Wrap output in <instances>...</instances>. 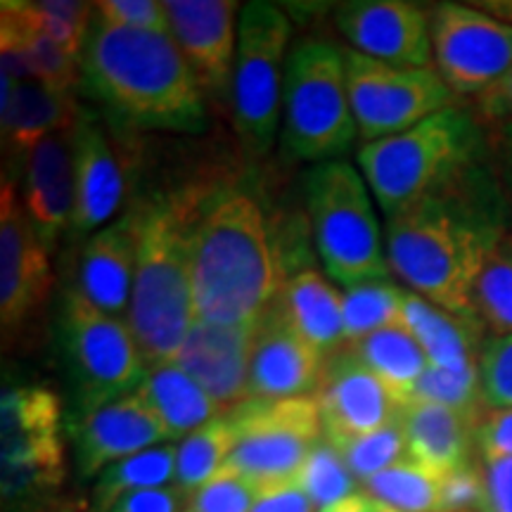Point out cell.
Returning a JSON list of instances; mask_svg holds the SVG:
<instances>
[{
    "label": "cell",
    "instance_id": "cell-1",
    "mask_svg": "<svg viewBox=\"0 0 512 512\" xmlns=\"http://www.w3.org/2000/svg\"><path fill=\"white\" fill-rule=\"evenodd\" d=\"M508 230L512 209L491 157L451 188L389 216V268L427 302L479 320L477 278Z\"/></svg>",
    "mask_w": 512,
    "mask_h": 512
},
{
    "label": "cell",
    "instance_id": "cell-2",
    "mask_svg": "<svg viewBox=\"0 0 512 512\" xmlns=\"http://www.w3.org/2000/svg\"><path fill=\"white\" fill-rule=\"evenodd\" d=\"M81 86L128 126L169 133L207 128L202 86L171 34L114 27L95 15L81 53Z\"/></svg>",
    "mask_w": 512,
    "mask_h": 512
},
{
    "label": "cell",
    "instance_id": "cell-3",
    "mask_svg": "<svg viewBox=\"0 0 512 512\" xmlns=\"http://www.w3.org/2000/svg\"><path fill=\"white\" fill-rule=\"evenodd\" d=\"M192 299L204 323H254L278 297L287 275L259 202L223 190L192 223Z\"/></svg>",
    "mask_w": 512,
    "mask_h": 512
},
{
    "label": "cell",
    "instance_id": "cell-4",
    "mask_svg": "<svg viewBox=\"0 0 512 512\" xmlns=\"http://www.w3.org/2000/svg\"><path fill=\"white\" fill-rule=\"evenodd\" d=\"M140 245L126 325L147 368L174 361L195 325L192 299V211L188 200L140 204Z\"/></svg>",
    "mask_w": 512,
    "mask_h": 512
},
{
    "label": "cell",
    "instance_id": "cell-5",
    "mask_svg": "<svg viewBox=\"0 0 512 512\" xmlns=\"http://www.w3.org/2000/svg\"><path fill=\"white\" fill-rule=\"evenodd\" d=\"M484 121L451 105L399 136L375 140L358 150V166L384 216L413 207L451 188L494 157Z\"/></svg>",
    "mask_w": 512,
    "mask_h": 512
},
{
    "label": "cell",
    "instance_id": "cell-6",
    "mask_svg": "<svg viewBox=\"0 0 512 512\" xmlns=\"http://www.w3.org/2000/svg\"><path fill=\"white\" fill-rule=\"evenodd\" d=\"M358 136L344 50L316 38L292 46L283 83V145L292 157L332 162Z\"/></svg>",
    "mask_w": 512,
    "mask_h": 512
},
{
    "label": "cell",
    "instance_id": "cell-7",
    "mask_svg": "<svg viewBox=\"0 0 512 512\" xmlns=\"http://www.w3.org/2000/svg\"><path fill=\"white\" fill-rule=\"evenodd\" d=\"M306 207L316 249L335 283L387 280V254L366 181L347 162H323L306 176Z\"/></svg>",
    "mask_w": 512,
    "mask_h": 512
},
{
    "label": "cell",
    "instance_id": "cell-8",
    "mask_svg": "<svg viewBox=\"0 0 512 512\" xmlns=\"http://www.w3.org/2000/svg\"><path fill=\"white\" fill-rule=\"evenodd\" d=\"M290 36L292 24L278 5L256 0L240 10L233 121L242 145L254 157L271 150L278 131Z\"/></svg>",
    "mask_w": 512,
    "mask_h": 512
},
{
    "label": "cell",
    "instance_id": "cell-9",
    "mask_svg": "<svg viewBox=\"0 0 512 512\" xmlns=\"http://www.w3.org/2000/svg\"><path fill=\"white\" fill-rule=\"evenodd\" d=\"M62 347L74 384L76 415L131 396L145 380L147 363L131 328L95 309L76 290L67 294L62 311Z\"/></svg>",
    "mask_w": 512,
    "mask_h": 512
},
{
    "label": "cell",
    "instance_id": "cell-10",
    "mask_svg": "<svg viewBox=\"0 0 512 512\" xmlns=\"http://www.w3.org/2000/svg\"><path fill=\"white\" fill-rule=\"evenodd\" d=\"M226 415L235 430L226 465L259 486L297 477L311 448L323 439L316 396L249 399Z\"/></svg>",
    "mask_w": 512,
    "mask_h": 512
},
{
    "label": "cell",
    "instance_id": "cell-11",
    "mask_svg": "<svg viewBox=\"0 0 512 512\" xmlns=\"http://www.w3.org/2000/svg\"><path fill=\"white\" fill-rule=\"evenodd\" d=\"M347 88L363 145L399 136L432 114L456 105L437 69L394 67L356 50H344Z\"/></svg>",
    "mask_w": 512,
    "mask_h": 512
},
{
    "label": "cell",
    "instance_id": "cell-12",
    "mask_svg": "<svg viewBox=\"0 0 512 512\" xmlns=\"http://www.w3.org/2000/svg\"><path fill=\"white\" fill-rule=\"evenodd\" d=\"M430 34L437 72L456 98H479L512 67V24L475 5L439 3Z\"/></svg>",
    "mask_w": 512,
    "mask_h": 512
},
{
    "label": "cell",
    "instance_id": "cell-13",
    "mask_svg": "<svg viewBox=\"0 0 512 512\" xmlns=\"http://www.w3.org/2000/svg\"><path fill=\"white\" fill-rule=\"evenodd\" d=\"M50 283L48 249L19 204L17 188L5 181L0 197V320L5 342L43 309Z\"/></svg>",
    "mask_w": 512,
    "mask_h": 512
},
{
    "label": "cell",
    "instance_id": "cell-14",
    "mask_svg": "<svg viewBox=\"0 0 512 512\" xmlns=\"http://www.w3.org/2000/svg\"><path fill=\"white\" fill-rule=\"evenodd\" d=\"M337 27L351 50L394 64L432 69L430 12L403 0H354L337 8Z\"/></svg>",
    "mask_w": 512,
    "mask_h": 512
},
{
    "label": "cell",
    "instance_id": "cell-15",
    "mask_svg": "<svg viewBox=\"0 0 512 512\" xmlns=\"http://www.w3.org/2000/svg\"><path fill=\"white\" fill-rule=\"evenodd\" d=\"M323 437L332 444L363 437L399 420L401 403L358 361L349 347L325 358L318 392Z\"/></svg>",
    "mask_w": 512,
    "mask_h": 512
},
{
    "label": "cell",
    "instance_id": "cell-16",
    "mask_svg": "<svg viewBox=\"0 0 512 512\" xmlns=\"http://www.w3.org/2000/svg\"><path fill=\"white\" fill-rule=\"evenodd\" d=\"M323 366L325 356L287 323L273 299L254 323L249 399L313 396L318 392Z\"/></svg>",
    "mask_w": 512,
    "mask_h": 512
},
{
    "label": "cell",
    "instance_id": "cell-17",
    "mask_svg": "<svg viewBox=\"0 0 512 512\" xmlns=\"http://www.w3.org/2000/svg\"><path fill=\"white\" fill-rule=\"evenodd\" d=\"M0 446L3 465L67 477L60 396L38 384L5 387L0 399Z\"/></svg>",
    "mask_w": 512,
    "mask_h": 512
},
{
    "label": "cell",
    "instance_id": "cell-18",
    "mask_svg": "<svg viewBox=\"0 0 512 512\" xmlns=\"http://www.w3.org/2000/svg\"><path fill=\"white\" fill-rule=\"evenodd\" d=\"M69 437L81 479H93L119 460L171 441L136 394L107 403L93 413L74 415Z\"/></svg>",
    "mask_w": 512,
    "mask_h": 512
},
{
    "label": "cell",
    "instance_id": "cell-19",
    "mask_svg": "<svg viewBox=\"0 0 512 512\" xmlns=\"http://www.w3.org/2000/svg\"><path fill=\"white\" fill-rule=\"evenodd\" d=\"M171 36L181 48L190 69L200 81L202 91L226 95L233 88L235 72V12L233 0H169Z\"/></svg>",
    "mask_w": 512,
    "mask_h": 512
},
{
    "label": "cell",
    "instance_id": "cell-20",
    "mask_svg": "<svg viewBox=\"0 0 512 512\" xmlns=\"http://www.w3.org/2000/svg\"><path fill=\"white\" fill-rule=\"evenodd\" d=\"M76 202L72 230L76 235L98 233L110 226L126 190L124 152L107 126L93 114L81 112L74 126Z\"/></svg>",
    "mask_w": 512,
    "mask_h": 512
},
{
    "label": "cell",
    "instance_id": "cell-21",
    "mask_svg": "<svg viewBox=\"0 0 512 512\" xmlns=\"http://www.w3.org/2000/svg\"><path fill=\"white\" fill-rule=\"evenodd\" d=\"M254 323L216 325L195 320L181 351L171 361L202 384L223 415L249 401Z\"/></svg>",
    "mask_w": 512,
    "mask_h": 512
},
{
    "label": "cell",
    "instance_id": "cell-22",
    "mask_svg": "<svg viewBox=\"0 0 512 512\" xmlns=\"http://www.w3.org/2000/svg\"><path fill=\"white\" fill-rule=\"evenodd\" d=\"M138 245L140 223L136 209L128 211L124 219L93 233L81 252L76 292L95 309L119 318V313L128 311L131 302Z\"/></svg>",
    "mask_w": 512,
    "mask_h": 512
},
{
    "label": "cell",
    "instance_id": "cell-23",
    "mask_svg": "<svg viewBox=\"0 0 512 512\" xmlns=\"http://www.w3.org/2000/svg\"><path fill=\"white\" fill-rule=\"evenodd\" d=\"M74 202V131L55 133L29 152L24 174V209L46 249L72 226Z\"/></svg>",
    "mask_w": 512,
    "mask_h": 512
},
{
    "label": "cell",
    "instance_id": "cell-24",
    "mask_svg": "<svg viewBox=\"0 0 512 512\" xmlns=\"http://www.w3.org/2000/svg\"><path fill=\"white\" fill-rule=\"evenodd\" d=\"M3 140L15 150L29 152L43 138L74 131L81 107L72 91H57L43 81H3Z\"/></svg>",
    "mask_w": 512,
    "mask_h": 512
},
{
    "label": "cell",
    "instance_id": "cell-25",
    "mask_svg": "<svg viewBox=\"0 0 512 512\" xmlns=\"http://www.w3.org/2000/svg\"><path fill=\"white\" fill-rule=\"evenodd\" d=\"M401 425L408 441V458L448 475L470 463L472 444H477V420L439 406L413 401L401 408Z\"/></svg>",
    "mask_w": 512,
    "mask_h": 512
},
{
    "label": "cell",
    "instance_id": "cell-26",
    "mask_svg": "<svg viewBox=\"0 0 512 512\" xmlns=\"http://www.w3.org/2000/svg\"><path fill=\"white\" fill-rule=\"evenodd\" d=\"M287 323L325 358L347 347L342 292L318 271H299L285 280L275 297Z\"/></svg>",
    "mask_w": 512,
    "mask_h": 512
},
{
    "label": "cell",
    "instance_id": "cell-27",
    "mask_svg": "<svg viewBox=\"0 0 512 512\" xmlns=\"http://www.w3.org/2000/svg\"><path fill=\"white\" fill-rule=\"evenodd\" d=\"M403 328L418 339L432 368L439 370H472L477 368L479 337L484 325L479 320L460 318L456 313L427 302L420 294L408 292L403 297Z\"/></svg>",
    "mask_w": 512,
    "mask_h": 512
},
{
    "label": "cell",
    "instance_id": "cell-28",
    "mask_svg": "<svg viewBox=\"0 0 512 512\" xmlns=\"http://www.w3.org/2000/svg\"><path fill=\"white\" fill-rule=\"evenodd\" d=\"M133 394L155 415L171 441H183L223 415L219 403L204 392L202 384L171 361L147 368L143 384Z\"/></svg>",
    "mask_w": 512,
    "mask_h": 512
},
{
    "label": "cell",
    "instance_id": "cell-29",
    "mask_svg": "<svg viewBox=\"0 0 512 512\" xmlns=\"http://www.w3.org/2000/svg\"><path fill=\"white\" fill-rule=\"evenodd\" d=\"M0 8H3L0 10V38L22 48L36 81H43L57 91H72L81 81V60L69 55L60 43L50 38L43 29L36 5L5 0Z\"/></svg>",
    "mask_w": 512,
    "mask_h": 512
},
{
    "label": "cell",
    "instance_id": "cell-30",
    "mask_svg": "<svg viewBox=\"0 0 512 512\" xmlns=\"http://www.w3.org/2000/svg\"><path fill=\"white\" fill-rule=\"evenodd\" d=\"M347 347L380 380L401 406L413 401L420 377L430 368L425 351L403 325L377 330Z\"/></svg>",
    "mask_w": 512,
    "mask_h": 512
},
{
    "label": "cell",
    "instance_id": "cell-31",
    "mask_svg": "<svg viewBox=\"0 0 512 512\" xmlns=\"http://www.w3.org/2000/svg\"><path fill=\"white\" fill-rule=\"evenodd\" d=\"M176 456L178 446L159 444L107 467L93 489V510L110 512L121 496L176 484Z\"/></svg>",
    "mask_w": 512,
    "mask_h": 512
},
{
    "label": "cell",
    "instance_id": "cell-32",
    "mask_svg": "<svg viewBox=\"0 0 512 512\" xmlns=\"http://www.w3.org/2000/svg\"><path fill=\"white\" fill-rule=\"evenodd\" d=\"M444 477L406 458L363 482V491L373 501L399 512H439Z\"/></svg>",
    "mask_w": 512,
    "mask_h": 512
},
{
    "label": "cell",
    "instance_id": "cell-33",
    "mask_svg": "<svg viewBox=\"0 0 512 512\" xmlns=\"http://www.w3.org/2000/svg\"><path fill=\"white\" fill-rule=\"evenodd\" d=\"M235 446V430L228 415L211 420L178 444L176 486L192 496L228 463Z\"/></svg>",
    "mask_w": 512,
    "mask_h": 512
},
{
    "label": "cell",
    "instance_id": "cell-34",
    "mask_svg": "<svg viewBox=\"0 0 512 512\" xmlns=\"http://www.w3.org/2000/svg\"><path fill=\"white\" fill-rule=\"evenodd\" d=\"M403 297H406V290L387 280L347 287L342 292L347 344L358 342L377 330L403 325Z\"/></svg>",
    "mask_w": 512,
    "mask_h": 512
},
{
    "label": "cell",
    "instance_id": "cell-35",
    "mask_svg": "<svg viewBox=\"0 0 512 512\" xmlns=\"http://www.w3.org/2000/svg\"><path fill=\"white\" fill-rule=\"evenodd\" d=\"M472 299L484 328L494 335H512V230L486 259Z\"/></svg>",
    "mask_w": 512,
    "mask_h": 512
},
{
    "label": "cell",
    "instance_id": "cell-36",
    "mask_svg": "<svg viewBox=\"0 0 512 512\" xmlns=\"http://www.w3.org/2000/svg\"><path fill=\"white\" fill-rule=\"evenodd\" d=\"M297 484L311 498L316 510H325L344 498L358 494V479L351 475L342 451L330 439H320L306 456L302 470L297 472Z\"/></svg>",
    "mask_w": 512,
    "mask_h": 512
},
{
    "label": "cell",
    "instance_id": "cell-37",
    "mask_svg": "<svg viewBox=\"0 0 512 512\" xmlns=\"http://www.w3.org/2000/svg\"><path fill=\"white\" fill-rule=\"evenodd\" d=\"M335 446L342 451L344 460H347L351 475L361 484L368 482L370 477L380 475L387 467L408 458V441L401 425V415L399 420L389 422L380 430L363 434V437L339 441Z\"/></svg>",
    "mask_w": 512,
    "mask_h": 512
},
{
    "label": "cell",
    "instance_id": "cell-38",
    "mask_svg": "<svg viewBox=\"0 0 512 512\" xmlns=\"http://www.w3.org/2000/svg\"><path fill=\"white\" fill-rule=\"evenodd\" d=\"M413 401L439 403V406L453 408V411L463 413L477 422H482V411L486 408L482 401L477 368L453 373V370H439L430 366L425 370V375L420 377L418 387H415Z\"/></svg>",
    "mask_w": 512,
    "mask_h": 512
},
{
    "label": "cell",
    "instance_id": "cell-39",
    "mask_svg": "<svg viewBox=\"0 0 512 512\" xmlns=\"http://www.w3.org/2000/svg\"><path fill=\"white\" fill-rule=\"evenodd\" d=\"M482 401L489 413L512 411V335L484 339L477 358Z\"/></svg>",
    "mask_w": 512,
    "mask_h": 512
},
{
    "label": "cell",
    "instance_id": "cell-40",
    "mask_svg": "<svg viewBox=\"0 0 512 512\" xmlns=\"http://www.w3.org/2000/svg\"><path fill=\"white\" fill-rule=\"evenodd\" d=\"M259 484L235 467L223 465L188 501V512H252Z\"/></svg>",
    "mask_w": 512,
    "mask_h": 512
},
{
    "label": "cell",
    "instance_id": "cell-41",
    "mask_svg": "<svg viewBox=\"0 0 512 512\" xmlns=\"http://www.w3.org/2000/svg\"><path fill=\"white\" fill-rule=\"evenodd\" d=\"M34 5L50 38L60 43L69 55L81 60L88 31H91L88 22H91V15H95V5L72 3V0H46V3Z\"/></svg>",
    "mask_w": 512,
    "mask_h": 512
},
{
    "label": "cell",
    "instance_id": "cell-42",
    "mask_svg": "<svg viewBox=\"0 0 512 512\" xmlns=\"http://www.w3.org/2000/svg\"><path fill=\"white\" fill-rule=\"evenodd\" d=\"M95 15L114 27L171 34L166 5L157 0H102L95 3Z\"/></svg>",
    "mask_w": 512,
    "mask_h": 512
},
{
    "label": "cell",
    "instance_id": "cell-43",
    "mask_svg": "<svg viewBox=\"0 0 512 512\" xmlns=\"http://www.w3.org/2000/svg\"><path fill=\"white\" fill-rule=\"evenodd\" d=\"M486 508H489V494H486L484 470L467 463L458 470L448 472L444 477V486H441L439 512H486Z\"/></svg>",
    "mask_w": 512,
    "mask_h": 512
},
{
    "label": "cell",
    "instance_id": "cell-44",
    "mask_svg": "<svg viewBox=\"0 0 512 512\" xmlns=\"http://www.w3.org/2000/svg\"><path fill=\"white\" fill-rule=\"evenodd\" d=\"M188 501L190 496L174 484L121 496L110 512H188Z\"/></svg>",
    "mask_w": 512,
    "mask_h": 512
},
{
    "label": "cell",
    "instance_id": "cell-45",
    "mask_svg": "<svg viewBox=\"0 0 512 512\" xmlns=\"http://www.w3.org/2000/svg\"><path fill=\"white\" fill-rule=\"evenodd\" d=\"M252 512H316V505L304 494L297 479H283L259 486Z\"/></svg>",
    "mask_w": 512,
    "mask_h": 512
},
{
    "label": "cell",
    "instance_id": "cell-46",
    "mask_svg": "<svg viewBox=\"0 0 512 512\" xmlns=\"http://www.w3.org/2000/svg\"><path fill=\"white\" fill-rule=\"evenodd\" d=\"M482 470L489 494L486 512H512V458L486 456L482 458Z\"/></svg>",
    "mask_w": 512,
    "mask_h": 512
},
{
    "label": "cell",
    "instance_id": "cell-47",
    "mask_svg": "<svg viewBox=\"0 0 512 512\" xmlns=\"http://www.w3.org/2000/svg\"><path fill=\"white\" fill-rule=\"evenodd\" d=\"M477 446L486 456L512 458V411L486 413L477 425Z\"/></svg>",
    "mask_w": 512,
    "mask_h": 512
},
{
    "label": "cell",
    "instance_id": "cell-48",
    "mask_svg": "<svg viewBox=\"0 0 512 512\" xmlns=\"http://www.w3.org/2000/svg\"><path fill=\"white\" fill-rule=\"evenodd\" d=\"M475 114L491 126L510 124L512 121V67L494 86L475 98Z\"/></svg>",
    "mask_w": 512,
    "mask_h": 512
},
{
    "label": "cell",
    "instance_id": "cell-49",
    "mask_svg": "<svg viewBox=\"0 0 512 512\" xmlns=\"http://www.w3.org/2000/svg\"><path fill=\"white\" fill-rule=\"evenodd\" d=\"M491 152H494L496 174L501 178L505 197H508L512 209V121L510 124L494 126L491 136Z\"/></svg>",
    "mask_w": 512,
    "mask_h": 512
},
{
    "label": "cell",
    "instance_id": "cell-50",
    "mask_svg": "<svg viewBox=\"0 0 512 512\" xmlns=\"http://www.w3.org/2000/svg\"><path fill=\"white\" fill-rule=\"evenodd\" d=\"M382 505L373 501L366 491H358V494L344 498V501H339L335 505H330V508L325 510H318V512H380Z\"/></svg>",
    "mask_w": 512,
    "mask_h": 512
},
{
    "label": "cell",
    "instance_id": "cell-51",
    "mask_svg": "<svg viewBox=\"0 0 512 512\" xmlns=\"http://www.w3.org/2000/svg\"><path fill=\"white\" fill-rule=\"evenodd\" d=\"M31 512H95V510L93 505H88L86 501H57V498H53L50 503L41 505V508Z\"/></svg>",
    "mask_w": 512,
    "mask_h": 512
},
{
    "label": "cell",
    "instance_id": "cell-52",
    "mask_svg": "<svg viewBox=\"0 0 512 512\" xmlns=\"http://www.w3.org/2000/svg\"><path fill=\"white\" fill-rule=\"evenodd\" d=\"M380 512H399V510H392V508H387V505H382Z\"/></svg>",
    "mask_w": 512,
    "mask_h": 512
},
{
    "label": "cell",
    "instance_id": "cell-53",
    "mask_svg": "<svg viewBox=\"0 0 512 512\" xmlns=\"http://www.w3.org/2000/svg\"><path fill=\"white\" fill-rule=\"evenodd\" d=\"M465 512H479V510H465Z\"/></svg>",
    "mask_w": 512,
    "mask_h": 512
}]
</instances>
